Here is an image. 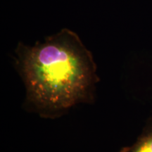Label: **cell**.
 <instances>
[{
    "instance_id": "cell-2",
    "label": "cell",
    "mask_w": 152,
    "mask_h": 152,
    "mask_svg": "<svg viewBox=\"0 0 152 152\" xmlns=\"http://www.w3.org/2000/svg\"><path fill=\"white\" fill-rule=\"evenodd\" d=\"M118 152H152V118L148 120L137 140Z\"/></svg>"
},
{
    "instance_id": "cell-1",
    "label": "cell",
    "mask_w": 152,
    "mask_h": 152,
    "mask_svg": "<svg viewBox=\"0 0 152 152\" xmlns=\"http://www.w3.org/2000/svg\"><path fill=\"white\" fill-rule=\"evenodd\" d=\"M15 54L28 111L56 119L75 106L94 102L99 81L96 63L73 31L63 28L33 46L19 42Z\"/></svg>"
}]
</instances>
